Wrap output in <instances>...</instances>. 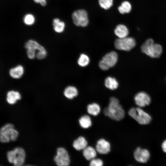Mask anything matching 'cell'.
Wrapping results in <instances>:
<instances>
[{
  "label": "cell",
  "instance_id": "cell-1",
  "mask_svg": "<svg viewBox=\"0 0 166 166\" xmlns=\"http://www.w3.org/2000/svg\"><path fill=\"white\" fill-rule=\"evenodd\" d=\"M103 113L105 116L117 121L122 120L125 115L122 107L118 99L114 97H110L109 105L104 109Z\"/></svg>",
  "mask_w": 166,
  "mask_h": 166
},
{
  "label": "cell",
  "instance_id": "cell-6",
  "mask_svg": "<svg viewBox=\"0 0 166 166\" xmlns=\"http://www.w3.org/2000/svg\"><path fill=\"white\" fill-rule=\"evenodd\" d=\"M118 58V55L115 52L108 53L100 60L99 63V66L102 70H107L116 65Z\"/></svg>",
  "mask_w": 166,
  "mask_h": 166
},
{
  "label": "cell",
  "instance_id": "cell-5",
  "mask_svg": "<svg viewBox=\"0 0 166 166\" xmlns=\"http://www.w3.org/2000/svg\"><path fill=\"white\" fill-rule=\"evenodd\" d=\"M129 115L141 124H146L151 121L152 118L147 113L139 107H132L128 111Z\"/></svg>",
  "mask_w": 166,
  "mask_h": 166
},
{
  "label": "cell",
  "instance_id": "cell-25",
  "mask_svg": "<svg viewBox=\"0 0 166 166\" xmlns=\"http://www.w3.org/2000/svg\"><path fill=\"white\" fill-rule=\"evenodd\" d=\"M89 57L86 54L82 53L79 57L77 63L81 67H85L87 65L89 62Z\"/></svg>",
  "mask_w": 166,
  "mask_h": 166
},
{
  "label": "cell",
  "instance_id": "cell-7",
  "mask_svg": "<svg viewBox=\"0 0 166 166\" xmlns=\"http://www.w3.org/2000/svg\"><path fill=\"white\" fill-rule=\"evenodd\" d=\"M136 44V40L133 38L127 37L116 39L114 42V45L118 49L128 51L134 48Z\"/></svg>",
  "mask_w": 166,
  "mask_h": 166
},
{
  "label": "cell",
  "instance_id": "cell-21",
  "mask_svg": "<svg viewBox=\"0 0 166 166\" xmlns=\"http://www.w3.org/2000/svg\"><path fill=\"white\" fill-rule=\"evenodd\" d=\"M87 109L88 113L94 116L97 115L101 111L100 106L98 104L95 103L88 105Z\"/></svg>",
  "mask_w": 166,
  "mask_h": 166
},
{
  "label": "cell",
  "instance_id": "cell-14",
  "mask_svg": "<svg viewBox=\"0 0 166 166\" xmlns=\"http://www.w3.org/2000/svg\"><path fill=\"white\" fill-rule=\"evenodd\" d=\"M21 98V95L18 91L11 90L7 93L6 101L9 104H15L18 100H20Z\"/></svg>",
  "mask_w": 166,
  "mask_h": 166
},
{
  "label": "cell",
  "instance_id": "cell-31",
  "mask_svg": "<svg viewBox=\"0 0 166 166\" xmlns=\"http://www.w3.org/2000/svg\"><path fill=\"white\" fill-rule=\"evenodd\" d=\"M161 147L163 151L166 153V140L162 143Z\"/></svg>",
  "mask_w": 166,
  "mask_h": 166
},
{
  "label": "cell",
  "instance_id": "cell-4",
  "mask_svg": "<svg viewBox=\"0 0 166 166\" xmlns=\"http://www.w3.org/2000/svg\"><path fill=\"white\" fill-rule=\"evenodd\" d=\"M26 154L24 150L22 148L17 147L13 150L8 151L7 157L9 162L15 166H20L24 163Z\"/></svg>",
  "mask_w": 166,
  "mask_h": 166
},
{
  "label": "cell",
  "instance_id": "cell-2",
  "mask_svg": "<svg viewBox=\"0 0 166 166\" xmlns=\"http://www.w3.org/2000/svg\"><path fill=\"white\" fill-rule=\"evenodd\" d=\"M142 52L148 56L154 58L159 57L161 55L163 49L159 44L155 43L151 38L147 40L141 47Z\"/></svg>",
  "mask_w": 166,
  "mask_h": 166
},
{
  "label": "cell",
  "instance_id": "cell-13",
  "mask_svg": "<svg viewBox=\"0 0 166 166\" xmlns=\"http://www.w3.org/2000/svg\"><path fill=\"white\" fill-rule=\"evenodd\" d=\"M96 150L101 154H107L110 151V144L108 141L105 139H100L97 143Z\"/></svg>",
  "mask_w": 166,
  "mask_h": 166
},
{
  "label": "cell",
  "instance_id": "cell-29",
  "mask_svg": "<svg viewBox=\"0 0 166 166\" xmlns=\"http://www.w3.org/2000/svg\"><path fill=\"white\" fill-rule=\"evenodd\" d=\"M47 56V51L45 49L39 51L36 54V57L39 60H42L45 58Z\"/></svg>",
  "mask_w": 166,
  "mask_h": 166
},
{
  "label": "cell",
  "instance_id": "cell-30",
  "mask_svg": "<svg viewBox=\"0 0 166 166\" xmlns=\"http://www.w3.org/2000/svg\"><path fill=\"white\" fill-rule=\"evenodd\" d=\"M34 2L37 3H40L43 6H45L46 4V0H34Z\"/></svg>",
  "mask_w": 166,
  "mask_h": 166
},
{
  "label": "cell",
  "instance_id": "cell-24",
  "mask_svg": "<svg viewBox=\"0 0 166 166\" xmlns=\"http://www.w3.org/2000/svg\"><path fill=\"white\" fill-rule=\"evenodd\" d=\"M132 6L131 4L127 1H124L118 7L119 12L122 14L129 13L131 10Z\"/></svg>",
  "mask_w": 166,
  "mask_h": 166
},
{
  "label": "cell",
  "instance_id": "cell-23",
  "mask_svg": "<svg viewBox=\"0 0 166 166\" xmlns=\"http://www.w3.org/2000/svg\"><path fill=\"white\" fill-rule=\"evenodd\" d=\"M53 26L55 31L61 33L63 31L65 24L63 22L61 21L59 19L56 18L53 21Z\"/></svg>",
  "mask_w": 166,
  "mask_h": 166
},
{
  "label": "cell",
  "instance_id": "cell-20",
  "mask_svg": "<svg viewBox=\"0 0 166 166\" xmlns=\"http://www.w3.org/2000/svg\"><path fill=\"white\" fill-rule=\"evenodd\" d=\"M105 85L106 88L111 90L116 89L118 86V83L114 77H108L105 81Z\"/></svg>",
  "mask_w": 166,
  "mask_h": 166
},
{
  "label": "cell",
  "instance_id": "cell-18",
  "mask_svg": "<svg viewBox=\"0 0 166 166\" xmlns=\"http://www.w3.org/2000/svg\"><path fill=\"white\" fill-rule=\"evenodd\" d=\"M77 89L73 86H69L64 89V94L68 99H71L76 97L78 95Z\"/></svg>",
  "mask_w": 166,
  "mask_h": 166
},
{
  "label": "cell",
  "instance_id": "cell-27",
  "mask_svg": "<svg viewBox=\"0 0 166 166\" xmlns=\"http://www.w3.org/2000/svg\"><path fill=\"white\" fill-rule=\"evenodd\" d=\"M35 18L32 14H28L26 15L24 18V22L25 24L28 25L33 24L34 22Z\"/></svg>",
  "mask_w": 166,
  "mask_h": 166
},
{
  "label": "cell",
  "instance_id": "cell-28",
  "mask_svg": "<svg viewBox=\"0 0 166 166\" xmlns=\"http://www.w3.org/2000/svg\"><path fill=\"white\" fill-rule=\"evenodd\" d=\"M103 163L102 160L100 159L94 158L91 160L90 162V166H102L103 165Z\"/></svg>",
  "mask_w": 166,
  "mask_h": 166
},
{
  "label": "cell",
  "instance_id": "cell-10",
  "mask_svg": "<svg viewBox=\"0 0 166 166\" xmlns=\"http://www.w3.org/2000/svg\"><path fill=\"white\" fill-rule=\"evenodd\" d=\"M25 47L27 50V57L30 59H33L36 57V51L38 52L45 49L36 41L32 40L27 41L25 44Z\"/></svg>",
  "mask_w": 166,
  "mask_h": 166
},
{
  "label": "cell",
  "instance_id": "cell-19",
  "mask_svg": "<svg viewBox=\"0 0 166 166\" xmlns=\"http://www.w3.org/2000/svg\"><path fill=\"white\" fill-rule=\"evenodd\" d=\"M83 154L86 160H91L96 156V151L91 146H87L83 150Z\"/></svg>",
  "mask_w": 166,
  "mask_h": 166
},
{
  "label": "cell",
  "instance_id": "cell-3",
  "mask_svg": "<svg viewBox=\"0 0 166 166\" xmlns=\"http://www.w3.org/2000/svg\"><path fill=\"white\" fill-rule=\"evenodd\" d=\"M18 135V131L14 128L13 124L7 123L0 129V140L2 143H7L10 140L14 141Z\"/></svg>",
  "mask_w": 166,
  "mask_h": 166
},
{
  "label": "cell",
  "instance_id": "cell-12",
  "mask_svg": "<svg viewBox=\"0 0 166 166\" xmlns=\"http://www.w3.org/2000/svg\"><path fill=\"white\" fill-rule=\"evenodd\" d=\"M134 156L135 159L137 162L145 163L149 159L150 154L148 150L138 147L134 152Z\"/></svg>",
  "mask_w": 166,
  "mask_h": 166
},
{
  "label": "cell",
  "instance_id": "cell-17",
  "mask_svg": "<svg viewBox=\"0 0 166 166\" xmlns=\"http://www.w3.org/2000/svg\"><path fill=\"white\" fill-rule=\"evenodd\" d=\"M87 145V142L83 137L81 136L74 140L73 144V147L76 150L80 151L83 150Z\"/></svg>",
  "mask_w": 166,
  "mask_h": 166
},
{
  "label": "cell",
  "instance_id": "cell-15",
  "mask_svg": "<svg viewBox=\"0 0 166 166\" xmlns=\"http://www.w3.org/2000/svg\"><path fill=\"white\" fill-rule=\"evenodd\" d=\"M24 73V69L21 65H18L11 68L9 71L10 76L13 78L18 79L20 78Z\"/></svg>",
  "mask_w": 166,
  "mask_h": 166
},
{
  "label": "cell",
  "instance_id": "cell-16",
  "mask_svg": "<svg viewBox=\"0 0 166 166\" xmlns=\"http://www.w3.org/2000/svg\"><path fill=\"white\" fill-rule=\"evenodd\" d=\"M114 33L119 38H123L128 36L129 31L125 26L123 24H119L117 26L115 29Z\"/></svg>",
  "mask_w": 166,
  "mask_h": 166
},
{
  "label": "cell",
  "instance_id": "cell-11",
  "mask_svg": "<svg viewBox=\"0 0 166 166\" xmlns=\"http://www.w3.org/2000/svg\"><path fill=\"white\" fill-rule=\"evenodd\" d=\"M136 105L140 107H144L149 105L151 101L149 95L146 93L141 91L136 94L134 97Z\"/></svg>",
  "mask_w": 166,
  "mask_h": 166
},
{
  "label": "cell",
  "instance_id": "cell-22",
  "mask_svg": "<svg viewBox=\"0 0 166 166\" xmlns=\"http://www.w3.org/2000/svg\"><path fill=\"white\" fill-rule=\"evenodd\" d=\"M79 122L80 126L84 128H87L92 125V121L90 117L88 115H84L79 119Z\"/></svg>",
  "mask_w": 166,
  "mask_h": 166
},
{
  "label": "cell",
  "instance_id": "cell-26",
  "mask_svg": "<svg viewBox=\"0 0 166 166\" xmlns=\"http://www.w3.org/2000/svg\"><path fill=\"white\" fill-rule=\"evenodd\" d=\"M99 3L102 8L107 10L112 6L113 0H99Z\"/></svg>",
  "mask_w": 166,
  "mask_h": 166
},
{
  "label": "cell",
  "instance_id": "cell-9",
  "mask_svg": "<svg viewBox=\"0 0 166 166\" xmlns=\"http://www.w3.org/2000/svg\"><path fill=\"white\" fill-rule=\"evenodd\" d=\"M54 160L57 165L58 166H68L70 162L68 152L63 147L57 148V154L54 158Z\"/></svg>",
  "mask_w": 166,
  "mask_h": 166
},
{
  "label": "cell",
  "instance_id": "cell-8",
  "mask_svg": "<svg viewBox=\"0 0 166 166\" xmlns=\"http://www.w3.org/2000/svg\"><path fill=\"white\" fill-rule=\"evenodd\" d=\"M72 18L73 23L76 26L84 27L89 23L87 13L84 10L75 11L72 14Z\"/></svg>",
  "mask_w": 166,
  "mask_h": 166
}]
</instances>
